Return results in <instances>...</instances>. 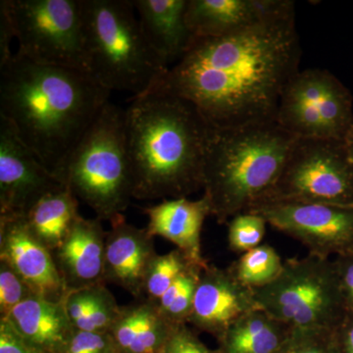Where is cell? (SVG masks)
I'll return each instance as SVG.
<instances>
[{"label": "cell", "instance_id": "obj_1", "mask_svg": "<svg viewBox=\"0 0 353 353\" xmlns=\"http://www.w3.org/2000/svg\"><path fill=\"white\" fill-rule=\"evenodd\" d=\"M301 57L294 4L245 30L192 39L159 83L192 102L212 129H233L276 120Z\"/></svg>", "mask_w": 353, "mask_h": 353}, {"label": "cell", "instance_id": "obj_2", "mask_svg": "<svg viewBox=\"0 0 353 353\" xmlns=\"http://www.w3.org/2000/svg\"><path fill=\"white\" fill-rule=\"evenodd\" d=\"M110 92L82 70L39 63L16 53L0 66V117L54 176Z\"/></svg>", "mask_w": 353, "mask_h": 353}, {"label": "cell", "instance_id": "obj_3", "mask_svg": "<svg viewBox=\"0 0 353 353\" xmlns=\"http://www.w3.org/2000/svg\"><path fill=\"white\" fill-rule=\"evenodd\" d=\"M134 199H180L203 189L211 127L196 106L158 82L125 109Z\"/></svg>", "mask_w": 353, "mask_h": 353}, {"label": "cell", "instance_id": "obj_4", "mask_svg": "<svg viewBox=\"0 0 353 353\" xmlns=\"http://www.w3.org/2000/svg\"><path fill=\"white\" fill-rule=\"evenodd\" d=\"M297 139L276 120L211 128L203 170V196L211 215L228 223L259 205L277 182Z\"/></svg>", "mask_w": 353, "mask_h": 353}, {"label": "cell", "instance_id": "obj_5", "mask_svg": "<svg viewBox=\"0 0 353 353\" xmlns=\"http://www.w3.org/2000/svg\"><path fill=\"white\" fill-rule=\"evenodd\" d=\"M85 70L101 87L143 94L170 67L148 43L132 0H81Z\"/></svg>", "mask_w": 353, "mask_h": 353}, {"label": "cell", "instance_id": "obj_6", "mask_svg": "<svg viewBox=\"0 0 353 353\" xmlns=\"http://www.w3.org/2000/svg\"><path fill=\"white\" fill-rule=\"evenodd\" d=\"M55 176L97 219L122 214L134 199L125 109L108 102Z\"/></svg>", "mask_w": 353, "mask_h": 353}, {"label": "cell", "instance_id": "obj_7", "mask_svg": "<svg viewBox=\"0 0 353 353\" xmlns=\"http://www.w3.org/2000/svg\"><path fill=\"white\" fill-rule=\"evenodd\" d=\"M259 307L292 329H338L347 315L334 260L289 259L273 282L253 290Z\"/></svg>", "mask_w": 353, "mask_h": 353}, {"label": "cell", "instance_id": "obj_8", "mask_svg": "<svg viewBox=\"0 0 353 353\" xmlns=\"http://www.w3.org/2000/svg\"><path fill=\"white\" fill-rule=\"evenodd\" d=\"M280 202L353 206V163L345 141L297 139L277 182L255 208Z\"/></svg>", "mask_w": 353, "mask_h": 353}, {"label": "cell", "instance_id": "obj_9", "mask_svg": "<svg viewBox=\"0 0 353 353\" xmlns=\"http://www.w3.org/2000/svg\"><path fill=\"white\" fill-rule=\"evenodd\" d=\"M276 120L297 139L345 141L353 129L352 92L328 70H299L283 90Z\"/></svg>", "mask_w": 353, "mask_h": 353}, {"label": "cell", "instance_id": "obj_10", "mask_svg": "<svg viewBox=\"0 0 353 353\" xmlns=\"http://www.w3.org/2000/svg\"><path fill=\"white\" fill-rule=\"evenodd\" d=\"M18 50L39 63L85 70L81 0H6Z\"/></svg>", "mask_w": 353, "mask_h": 353}, {"label": "cell", "instance_id": "obj_11", "mask_svg": "<svg viewBox=\"0 0 353 353\" xmlns=\"http://www.w3.org/2000/svg\"><path fill=\"white\" fill-rule=\"evenodd\" d=\"M250 212L303 243L309 254L328 259L353 254V206L280 202L261 204Z\"/></svg>", "mask_w": 353, "mask_h": 353}, {"label": "cell", "instance_id": "obj_12", "mask_svg": "<svg viewBox=\"0 0 353 353\" xmlns=\"http://www.w3.org/2000/svg\"><path fill=\"white\" fill-rule=\"evenodd\" d=\"M65 187L0 117V217L26 216L46 194Z\"/></svg>", "mask_w": 353, "mask_h": 353}, {"label": "cell", "instance_id": "obj_13", "mask_svg": "<svg viewBox=\"0 0 353 353\" xmlns=\"http://www.w3.org/2000/svg\"><path fill=\"white\" fill-rule=\"evenodd\" d=\"M0 261L6 262L37 296L63 303V280L52 254L32 234L25 216L0 217Z\"/></svg>", "mask_w": 353, "mask_h": 353}, {"label": "cell", "instance_id": "obj_14", "mask_svg": "<svg viewBox=\"0 0 353 353\" xmlns=\"http://www.w3.org/2000/svg\"><path fill=\"white\" fill-rule=\"evenodd\" d=\"M261 309L254 292L231 271L208 265L197 284L187 323L219 339L234 322Z\"/></svg>", "mask_w": 353, "mask_h": 353}, {"label": "cell", "instance_id": "obj_15", "mask_svg": "<svg viewBox=\"0 0 353 353\" xmlns=\"http://www.w3.org/2000/svg\"><path fill=\"white\" fill-rule=\"evenodd\" d=\"M106 233L104 282L119 285L134 297H141L145 279L157 257L154 236L148 230L130 225L118 215Z\"/></svg>", "mask_w": 353, "mask_h": 353}, {"label": "cell", "instance_id": "obj_16", "mask_svg": "<svg viewBox=\"0 0 353 353\" xmlns=\"http://www.w3.org/2000/svg\"><path fill=\"white\" fill-rule=\"evenodd\" d=\"M106 233L101 220L79 216L64 240L52 254L67 290H75L105 285L104 257Z\"/></svg>", "mask_w": 353, "mask_h": 353}, {"label": "cell", "instance_id": "obj_17", "mask_svg": "<svg viewBox=\"0 0 353 353\" xmlns=\"http://www.w3.org/2000/svg\"><path fill=\"white\" fill-rule=\"evenodd\" d=\"M290 0H188L192 38H216L245 30L294 6Z\"/></svg>", "mask_w": 353, "mask_h": 353}, {"label": "cell", "instance_id": "obj_18", "mask_svg": "<svg viewBox=\"0 0 353 353\" xmlns=\"http://www.w3.org/2000/svg\"><path fill=\"white\" fill-rule=\"evenodd\" d=\"M145 213L148 216L145 229L150 236L170 241L197 264H208L202 257L201 243L204 221L211 215L208 197L202 196L197 201L188 197L165 199L161 203L146 208Z\"/></svg>", "mask_w": 353, "mask_h": 353}, {"label": "cell", "instance_id": "obj_19", "mask_svg": "<svg viewBox=\"0 0 353 353\" xmlns=\"http://www.w3.org/2000/svg\"><path fill=\"white\" fill-rule=\"evenodd\" d=\"M37 353H65L75 329L63 303L32 296L4 318Z\"/></svg>", "mask_w": 353, "mask_h": 353}, {"label": "cell", "instance_id": "obj_20", "mask_svg": "<svg viewBox=\"0 0 353 353\" xmlns=\"http://www.w3.org/2000/svg\"><path fill=\"white\" fill-rule=\"evenodd\" d=\"M148 43L167 66L187 52L192 34L185 22L188 0H132Z\"/></svg>", "mask_w": 353, "mask_h": 353}, {"label": "cell", "instance_id": "obj_21", "mask_svg": "<svg viewBox=\"0 0 353 353\" xmlns=\"http://www.w3.org/2000/svg\"><path fill=\"white\" fill-rule=\"evenodd\" d=\"M173 324L150 299L122 306L108 331L111 350L113 353H159Z\"/></svg>", "mask_w": 353, "mask_h": 353}, {"label": "cell", "instance_id": "obj_22", "mask_svg": "<svg viewBox=\"0 0 353 353\" xmlns=\"http://www.w3.org/2000/svg\"><path fill=\"white\" fill-rule=\"evenodd\" d=\"M294 329L256 309L234 323L218 339L219 353H277Z\"/></svg>", "mask_w": 353, "mask_h": 353}, {"label": "cell", "instance_id": "obj_23", "mask_svg": "<svg viewBox=\"0 0 353 353\" xmlns=\"http://www.w3.org/2000/svg\"><path fill=\"white\" fill-rule=\"evenodd\" d=\"M78 205L75 194L65 187L37 202L25 216L26 222L32 234L52 253L80 216Z\"/></svg>", "mask_w": 353, "mask_h": 353}, {"label": "cell", "instance_id": "obj_24", "mask_svg": "<svg viewBox=\"0 0 353 353\" xmlns=\"http://www.w3.org/2000/svg\"><path fill=\"white\" fill-rule=\"evenodd\" d=\"M284 262L280 255L268 245H260L243 253L229 270L241 284L255 290L273 282L280 275Z\"/></svg>", "mask_w": 353, "mask_h": 353}, {"label": "cell", "instance_id": "obj_25", "mask_svg": "<svg viewBox=\"0 0 353 353\" xmlns=\"http://www.w3.org/2000/svg\"><path fill=\"white\" fill-rule=\"evenodd\" d=\"M194 266L202 265L190 260L179 248L166 254L157 255L146 276L143 294H146V299L157 303L176 279Z\"/></svg>", "mask_w": 353, "mask_h": 353}, {"label": "cell", "instance_id": "obj_26", "mask_svg": "<svg viewBox=\"0 0 353 353\" xmlns=\"http://www.w3.org/2000/svg\"><path fill=\"white\" fill-rule=\"evenodd\" d=\"M228 243L232 252H250L261 245L267 222L259 214L248 212L234 216L228 222Z\"/></svg>", "mask_w": 353, "mask_h": 353}, {"label": "cell", "instance_id": "obj_27", "mask_svg": "<svg viewBox=\"0 0 353 353\" xmlns=\"http://www.w3.org/2000/svg\"><path fill=\"white\" fill-rule=\"evenodd\" d=\"M88 332L108 333L120 312L121 306L105 285L88 288Z\"/></svg>", "mask_w": 353, "mask_h": 353}, {"label": "cell", "instance_id": "obj_28", "mask_svg": "<svg viewBox=\"0 0 353 353\" xmlns=\"http://www.w3.org/2000/svg\"><path fill=\"white\" fill-rule=\"evenodd\" d=\"M277 353H339L336 330L294 329Z\"/></svg>", "mask_w": 353, "mask_h": 353}, {"label": "cell", "instance_id": "obj_29", "mask_svg": "<svg viewBox=\"0 0 353 353\" xmlns=\"http://www.w3.org/2000/svg\"><path fill=\"white\" fill-rule=\"evenodd\" d=\"M36 296L6 262L0 261V319L8 317L26 299Z\"/></svg>", "mask_w": 353, "mask_h": 353}, {"label": "cell", "instance_id": "obj_30", "mask_svg": "<svg viewBox=\"0 0 353 353\" xmlns=\"http://www.w3.org/2000/svg\"><path fill=\"white\" fill-rule=\"evenodd\" d=\"M159 353H219L206 347L188 328L185 323H174Z\"/></svg>", "mask_w": 353, "mask_h": 353}, {"label": "cell", "instance_id": "obj_31", "mask_svg": "<svg viewBox=\"0 0 353 353\" xmlns=\"http://www.w3.org/2000/svg\"><path fill=\"white\" fill-rule=\"evenodd\" d=\"M110 348L108 333L75 331L65 353H108Z\"/></svg>", "mask_w": 353, "mask_h": 353}, {"label": "cell", "instance_id": "obj_32", "mask_svg": "<svg viewBox=\"0 0 353 353\" xmlns=\"http://www.w3.org/2000/svg\"><path fill=\"white\" fill-rule=\"evenodd\" d=\"M334 263L345 307L353 316V254L336 257Z\"/></svg>", "mask_w": 353, "mask_h": 353}, {"label": "cell", "instance_id": "obj_33", "mask_svg": "<svg viewBox=\"0 0 353 353\" xmlns=\"http://www.w3.org/2000/svg\"><path fill=\"white\" fill-rule=\"evenodd\" d=\"M0 353H37L6 319H0Z\"/></svg>", "mask_w": 353, "mask_h": 353}, {"label": "cell", "instance_id": "obj_34", "mask_svg": "<svg viewBox=\"0 0 353 353\" xmlns=\"http://www.w3.org/2000/svg\"><path fill=\"white\" fill-rule=\"evenodd\" d=\"M15 39V32L6 0L0 1V66L6 63L13 57L11 41Z\"/></svg>", "mask_w": 353, "mask_h": 353}, {"label": "cell", "instance_id": "obj_35", "mask_svg": "<svg viewBox=\"0 0 353 353\" xmlns=\"http://www.w3.org/2000/svg\"><path fill=\"white\" fill-rule=\"evenodd\" d=\"M336 340L339 353H353V316L350 313L336 330Z\"/></svg>", "mask_w": 353, "mask_h": 353}, {"label": "cell", "instance_id": "obj_36", "mask_svg": "<svg viewBox=\"0 0 353 353\" xmlns=\"http://www.w3.org/2000/svg\"><path fill=\"white\" fill-rule=\"evenodd\" d=\"M345 145H347L348 154H350V159H352L353 163V129L348 134L347 141H345Z\"/></svg>", "mask_w": 353, "mask_h": 353}, {"label": "cell", "instance_id": "obj_37", "mask_svg": "<svg viewBox=\"0 0 353 353\" xmlns=\"http://www.w3.org/2000/svg\"><path fill=\"white\" fill-rule=\"evenodd\" d=\"M108 353H113L112 350H111V348H110V350H109V352Z\"/></svg>", "mask_w": 353, "mask_h": 353}]
</instances>
